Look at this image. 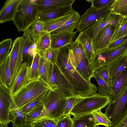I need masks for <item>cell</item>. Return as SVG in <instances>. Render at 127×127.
I'll use <instances>...</instances> for the list:
<instances>
[{"label":"cell","instance_id":"21","mask_svg":"<svg viewBox=\"0 0 127 127\" xmlns=\"http://www.w3.org/2000/svg\"><path fill=\"white\" fill-rule=\"evenodd\" d=\"M10 111L13 126L16 127H29L31 124L26 121L27 115L23 114L17 108L13 101L11 105Z\"/></svg>","mask_w":127,"mask_h":127},{"label":"cell","instance_id":"49","mask_svg":"<svg viewBox=\"0 0 127 127\" xmlns=\"http://www.w3.org/2000/svg\"><path fill=\"white\" fill-rule=\"evenodd\" d=\"M69 59L72 65L76 69V65L75 59L73 52L70 50V51Z\"/></svg>","mask_w":127,"mask_h":127},{"label":"cell","instance_id":"28","mask_svg":"<svg viewBox=\"0 0 127 127\" xmlns=\"http://www.w3.org/2000/svg\"><path fill=\"white\" fill-rule=\"evenodd\" d=\"M80 15L79 12L73 10L70 18L63 25L57 29L51 32L52 34L64 31L74 32L80 20Z\"/></svg>","mask_w":127,"mask_h":127},{"label":"cell","instance_id":"25","mask_svg":"<svg viewBox=\"0 0 127 127\" xmlns=\"http://www.w3.org/2000/svg\"><path fill=\"white\" fill-rule=\"evenodd\" d=\"M23 37V63L27 62L31 66L33 57L37 53L35 44L28 38Z\"/></svg>","mask_w":127,"mask_h":127},{"label":"cell","instance_id":"31","mask_svg":"<svg viewBox=\"0 0 127 127\" xmlns=\"http://www.w3.org/2000/svg\"><path fill=\"white\" fill-rule=\"evenodd\" d=\"M97 81L98 86L97 91L102 95L108 96L110 98L113 95V90L110 85L107 83L96 72L94 74L93 77Z\"/></svg>","mask_w":127,"mask_h":127},{"label":"cell","instance_id":"12","mask_svg":"<svg viewBox=\"0 0 127 127\" xmlns=\"http://www.w3.org/2000/svg\"><path fill=\"white\" fill-rule=\"evenodd\" d=\"M120 15L112 14L109 11L101 18L88 26L83 32L92 41L102 28L108 24L116 25Z\"/></svg>","mask_w":127,"mask_h":127},{"label":"cell","instance_id":"13","mask_svg":"<svg viewBox=\"0 0 127 127\" xmlns=\"http://www.w3.org/2000/svg\"><path fill=\"white\" fill-rule=\"evenodd\" d=\"M13 101L9 91L0 84V123L8 125L11 122L10 107Z\"/></svg>","mask_w":127,"mask_h":127},{"label":"cell","instance_id":"17","mask_svg":"<svg viewBox=\"0 0 127 127\" xmlns=\"http://www.w3.org/2000/svg\"><path fill=\"white\" fill-rule=\"evenodd\" d=\"M72 5L55 8L40 12L37 20L43 22L55 18L72 10Z\"/></svg>","mask_w":127,"mask_h":127},{"label":"cell","instance_id":"23","mask_svg":"<svg viewBox=\"0 0 127 127\" xmlns=\"http://www.w3.org/2000/svg\"><path fill=\"white\" fill-rule=\"evenodd\" d=\"M75 0H37L40 12L49 9L70 5H72Z\"/></svg>","mask_w":127,"mask_h":127},{"label":"cell","instance_id":"40","mask_svg":"<svg viewBox=\"0 0 127 127\" xmlns=\"http://www.w3.org/2000/svg\"><path fill=\"white\" fill-rule=\"evenodd\" d=\"M48 90H47L41 96L28 103L21 109H20L22 113L27 115L33 108L42 101V99L46 95Z\"/></svg>","mask_w":127,"mask_h":127},{"label":"cell","instance_id":"3","mask_svg":"<svg viewBox=\"0 0 127 127\" xmlns=\"http://www.w3.org/2000/svg\"><path fill=\"white\" fill-rule=\"evenodd\" d=\"M39 12L37 0H21L13 20L18 31L24 32L37 20Z\"/></svg>","mask_w":127,"mask_h":127},{"label":"cell","instance_id":"45","mask_svg":"<svg viewBox=\"0 0 127 127\" xmlns=\"http://www.w3.org/2000/svg\"><path fill=\"white\" fill-rule=\"evenodd\" d=\"M115 0H90L86 1L90 2L91 5L97 8L110 6Z\"/></svg>","mask_w":127,"mask_h":127},{"label":"cell","instance_id":"35","mask_svg":"<svg viewBox=\"0 0 127 127\" xmlns=\"http://www.w3.org/2000/svg\"><path fill=\"white\" fill-rule=\"evenodd\" d=\"M69 46L70 50H72L73 53L76 66L81 61L84 52L82 45L76 39Z\"/></svg>","mask_w":127,"mask_h":127},{"label":"cell","instance_id":"24","mask_svg":"<svg viewBox=\"0 0 127 127\" xmlns=\"http://www.w3.org/2000/svg\"><path fill=\"white\" fill-rule=\"evenodd\" d=\"M73 9L60 17L44 22V32L51 33L63 25L71 17Z\"/></svg>","mask_w":127,"mask_h":127},{"label":"cell","instance_id":"37","mask_svg":"<svg viewBox=\"0 0 127 127\" xmlns=\"http://www.w3.org/2000/svg\"><path fill=\"white\" fill-rule=\"evenodd\" d=\"M96 126L99 125L104 126L107 127H110L112 123L107 117L99 110L93 111L92 113Z\"/></svg>","mask_w":127,"mask_h":127},{"label":"cell","instance_id":"19","mask_svg":"<svg viewBox=\"0 0 127 127\" xmlns=\"http://www.w3.org/2000/svg\"><path fill=\"white\" fill-rule=\"evenodd\" d=\"M44 22L37 20L24 32L23 36L36 44L39 38L44 32Z\"/></svg>","mask_w":127,"mask_h":127},{"label":"cell","instance_id":"48","mask_svg":"<svg viewBox=\"0 0 127 127\" xmlns=\"http://www.w3.org/2000/svg\"><path fill=\"white\" fill-rule=\"evenodd\" d=\"M111 127H127V114L118 123Z\"/></svg>","mask_w":127,"mask_h":127},{"label":"cell","instance_id":"26","mask_svg":"<svg viewBox=\"0 0 127 127\" xmlns=\"http://www.w3.org/2000/svg\"><path fill=\"white\" fill-rule=\"evenodd\" d=\"M76 69L81 75L87 81H90L91 78L94 77L95 73L84 52L81 61L76 65Z\"/></svg>","mask_w":127,"mask_h":127},{"label":"cell","instance_id":"16","mask_svg":"<svg viewBox=\"0 0 127 127\" xmlns=\"http://www.w3.org/2000/svg\"><path fill=\"white\" fill-rule=\"evenodd\" d=\"M127 65V55L125 53L107 65L110 84L112 88L117 78Z\"/></svg>","mask_w":127,"mask_h":127},{"label":"cell","instance_id":"27","mask_svg":"<svg viewBox=\"0 0 127 127\" xmlns=\"http://www.w3.org/2000/svg\"><path fill=\"white\" fill-rule=\"evenodd\" d=\"M76 40L82 45L84 53L91 64L95 55L92 41L83 32L79 33Z\"/></svg>","mask_w":127,"mask_h":127},{"label":"cell","instance_id":"9","mask_svg":"<svg viewBox=\"0 0 127 127\" xmlns=\"http://www.w3.org/2000/svg\"><path fill=\"white\" fill-rule=\"evenodd\" d=\"M23 48V36L19 37L15 39L13 42L10 52L11 85L22 64Z\"/></svg>","mask_w":127,"mask_h":127},{"label":"cell","instance_id":"1","mask_svg":"<svg viewBox=\"0 0 127 127\" xmlns=\"http://www.w3.org/2000/svg\"><path fill=\"white\" fill-rule=\"evenodd\" d=\"M70 46L60 49L56 65L78 95L86 97L96 93L97 88L85 79L71 64L69 59Z\"/></svg>","mask_w":127,"mask_h":127},{"label":"cell","instance_id":"11","mask_svg":"<svg viewBox=\"0 0 127 127\" xmlns=\"http://www.w3.org/2000/svg\"><path fill=\"white\" fill-rule=\"evenodd\" d=\"M110 6L97 8L91 5L83 14L80 16L76 28L77 31L83 32L88 26L101 18L110 11Z\"/></svg>","mask_w":127,"mask_h":127},{"label":"cell","instance_id":"47","mask_svg":"<svg viewBox=\"0 0 127 127\" xmlns=\"http://www.w3.org/2000/svg\"><path fill=\"white\" fill-rule=\"evenodd\" d=\"M107 83L110 84L109 73L107 66H103L96 71Z\"/></svg>","mask_w":127,"mask_h":127},{"label":"cell","instance_id":"44","mask_svg":"<svg viewBox=\"0 0 127 127\" xmlns=\"http://www.w3.org/2000/svg\"><path fill=\"white\" fill-rule=\"evenodd\" d=\"M58 127H73V122L70 114L64 116L57 121Z\"/></svg>","mask_w":127,"mask_h":127},{"label":"cell","instance_id":"46","mask_svg":"<svg viewBox=\"0 0 127 127\" xmlns=\"http://www.w3.org/2000/svg\"><path fill=\"white\" fill-rule=\"evenodd\" d=\"M127 41V35H125L116 40L111 41L107 47L102 51H108L112 50L121 45Z\"/></svg>","mask_w":127,"mask_h":127},{"label":"cell","instance_id":"42","mask_svg":"<svg viewBox=\"0 0 127 127\" xmlns=\"http://www.w3.org/2000/svg\"><path fill=\"white\" fill-rule=\"evenodd\" d=\"M84 97L80 95L67 98L66 107L64 116L70 114V112L76 104Z\"/></svg>","mask_w":127,"mask_h":127},{"label":"cell","instance_id":"7","mask_svg":"<svg viewBox=\"0 0 127 127\" xmlns=\"http://www.w3.org/2000/svg\"><path fill=\"white\" fill-rule=\"evenodd\" d=\"M104 114L112 123L111 127L118 123L127 114V85L123 92L106 108Z\"/></svg>","mask_w":127,"mask_h":127},{"label":"cell","instance_id":"18","mask_svg":"<svg viewBox=\"0 0 127 127\" xmlns=\"http://www.w3.org/2000/svg\"><path fill=\"white\" fill-rule=\"evenodd\" d=\"M21 0H7L0 12V23L13 20L15 13Z\"/></svg>","mask_w":127,"mask_h":127},{"label":"cell","instance_id":"14","mask_svg":"<svg viewBox=\"0 0 127 127\" xmlns=\"http://www.w3.org/2000/svg\"><path fill=\"white\" fill-rule=\"evenodd\" d=\"M30 67L27 62L22 63L21 65L9 90L11 96L21 89L29 81Z\"/></svg>","mask_w":127,"mask_h":127},{"label":"cell","instance_id":"51","mask_svg":"<svg viewBox=\"0 0 127 127\" xmlns=\"http://www.w3.org/2000/svg\"><path fill=\"white\" fill-rule=\"evenodd\" d=\"M0 127H8V125H5L0 123Z\"/></svg>","mask_w":127,"mask_h":127},{"label":"cell","instance_id":"10","mask_svg":"<svg viewBox=\"0 0 127 127\" xmlns=\"http://www.w3.org/2000/svg\"><path fill=\"white\" fill-rule=\"evenodd\" d=\"M116 25H107L94 37L92 41L95 55L106 48L112 41Z\"/></svg>","mask_w":127,"mask_h":127},{"label":"cell","instance_id":"50","mask_svg":"<svg viewBox=\"0 0 127 127\" xmlns=\"http://www.w3.org/2000/svg\"><path fill=\"white\" fill-rule=\"evenodd\" d=\"M119 15L127 17V4L119 14Z\"/></svg>","mask_w":127,"mask_h":127},{"label":"cell","instance_id":"4","mask_svg":"<svg viewBox=\"0 0 127 127\" xmlns=\"http://www.w3.org/2000/svg\"><path fill=\"white\" fill-rule=\"evenodd\" d=\"M50 89L40 79L29 81L26 85L12 96L16 107L21 109Z\"/></svg>","mask_w":127,"mask_h":127},{"label":"cell","instance_id":"43","mask_svg":"<svg viewBox=\"0 0 127 127\" xmlns=\"http://www.w3.org/2000/svg\"><path fill=\"white\" fill-rule=\"evenodd\" d=\"M29 127H58L57 122L51 120H48L34 122Z\"/></svg>","mask_w":127,"mask_h":127},{"label":"cell","instance_id":"5","mask_svg":"<svg viewBox=\"0 0 127 127\" xmlns=\"http://www.w3.org/2000/svg\"><path fill=\"white\" fill-rule=\"evenodd\" d=\"M111 101L110 97L96 93L84 97L76 104L70 114L75 117L91 113L105 108Z\"/></svg>","mask_w":127,"mask_h":127},{"label":"cell","instance_id":"20","mask_svg":"<svg viewBox=\"0 0 127 127\" xmlns=\"http://www.w3.org/2000/svg\"><path fill=\"white\" fill-rule=\"evenodd\" d=\"M10 54L0 64V84L9 91L11 84Z\"/></svg>","mask_w":127,"mask_h":127},{"label":"cell","instance_id":"41","mask_svg":"<svg viewBox=\"0 0 127 127\" xmlns=\"http://www.w3.org/2000/svg\"><path fill=\"white\" fill-rule=\"evenodd\" d=\"M127 4V0H115L109 8L110 12L112 14L119 15Z\"/></svg>","mask_w":127,"mask_h":127},{"label":"cell","instance_id":"30","mask_svg":"<svg viewBox=\"0 0 127 127\" xmlns=\"http://www.w3.org/2000/svg\"><path fill=\"white\" fill-rule=\"evenodd\" d=\"M127 35V17L120 15L116 24L112 41Z\"/></svg>","mask_w":127,"mask_h":127},{"label":"cell","instance_id":"39","mask_svg":"<svg viewBox=\"0 0 127 127\" xmlns=\"http://www.w3.org/2000/svg\"><path fill=\"white\" fill-rule=\"evenodd\" d=\"M43 108L42 101L27 115L26 121L31 124L39 116Z\"/></svg>","mask_w":127,"mask_h":127},{"label":"cell","instance_id":"29","mask_svg":"<svg viewBox=\"0 0 127 127\" xmlns=\"http://www.w3.org/2000/svg\"><path fill=\"white\" fill-rule=\"evenodd\" d=\"M73 127H95L96 126L92 113L73 117Z\"/></svg>","mask_w":127,"mask_h":127},{"label":"cell","instance_id":"34","mask_svg":"<svg viewBox=\"0 0 127 127\" xmlns=\"http://www.w3.org/2000/svg\"><path fill=\"white\" fill-rule=\"evenodd\" d=\"M40 56L37 52L34 56L29 68V81L39 78V66Z\"/></svg>","mask_w":127,"mask_h":127},{"label":"cell","instance_id":"54","mask_svg":"<svg viewBox=\"0 0 127 127\" xmlns=\"http://www.w3.org/2000/svg\"><path fill=\"white\" fill-rule=\"evenodd\" d=\"M12 127H14L13 126Z\"/></svg>","mask_w":127,"mask_h":127},{"label":"cell","instance_id":"33","mask_svg":"<svg viewBox=\"0 0 127 127\" xmlns=\"http://www.w3.org/2000/svg\"><path fill=\"white\" fill-rule=\"evenodd\" d=\"M50 33L44 32L40 36L35 45L37 52L39 53L51 47Z\"/></svg>","mask_w":127,"mask_h":127},{"label":"cell","instance_id":"38","mask_svg":"<svg viewBox=\"0 0 127 127\" xmlns=\"http://www.w3.org/2000/svg\"><path fill=\"white\" fill-rule=\"evenodd\" d=\"M11 38L3 39L0 43V63L7 57L11 49L12 43Z\"/></svg>","mask_w":127,"mask_h":127},{"label":"cell","instance_id":"6","mask_svg":"<svg viewBox=\"0 0 127 127\" xmlns=\"http://www.w3.org/2000/svg\"><path fill=\"white\" fill-rule=\"evenodd\" d=\"M49 87L55 90L66 98L77 95V92L55 64L51 63Z\"/></svg>","mask_w":127,"mask_h":127},{"label":"cell","instance_id":"15","mask_svg":"<svg viewBox=\"0 0 127 127\" xmlns=\"http://www.w3.org/2000/svg\"><path fill=\"white\" fill-rule=\"evenodd\" d=\"M77 31H64L51 34V47L60 49L73 42Z\"/></svg>","mask_w":127,"mask_h":127},{"label":"cell","instance_id":"32","mask_svg":"<svg viewBox=\"0 0 127 127\" xmlns=\"http://www.w3.org/2000/svg\"><path fill=\"white\" fill-rule=\"evenodd\" d=\"M50 64V62L40 56L39 66V78L48 87Z\"/></svg>","mask_w":127,"mask_h":127},{"label":"cell","instance_id":"22","mask_svg":"<svg viewBox=\"0 0 127 127\" xmlns=\"http://www.w3.org/2000/svg\"><path fill=\"white\" fill-rule=\"evenodd\" d=\"M127 85V65L116 80L112 88L113 95L111 101L115 99L123 92Z\"/></svg>","mask_w":127,"mask_h":127},{"label":"cell","instance_id":"2","mask_svg":"<svg viewBox=\"0 0 127 127\" xmlns=\"http://www.w3.org/2000/svg\"><path fill=\"white\" fill-rule=\"evenodd\" d=\"M66 101L67 98L55 90L50 89L42 100L43 111L33 123L48 120L57 122L64 116Z\"/></svg>","mask_w":127,"mask_h":127},{"label":"cell","instance_id":"8","mask_svg":"<svg viewBox=\"0 0 127 127\" xmlns=\"http://www.w3.org/2000/svg\"><path fill=\"white\" fill-rule=\"evenodd\" d=\"M127 51V41L110 50L103 51L95 55L91 64L94 73L101 67L107 66L124 54Z\"/></svg>","mask_w":127,"mask_h":127},{"label":"cell","instance_id":"36","mask_svg":"<svg viewBox=\"0 0 127 127\" xmlns=\"http://www.w3.org/2000/svg\"><path fill=\"white\" fill-rule=\"evenodd\" d=\"M60 49L53 48L50 47L38 54L41 57L48 61L52 64H56Z\"/></svg>","mask_w":127,"mask_h":127},{"label":"cell","instance_id":"52","mask_svg":"<svg viewBox=\"0 0 127 127\" xmlns=\"http://www.w3.org/2000/svg\"><path fill=\"white\" fill-rule=\"evenodd\" d=\"M95 127H101L99 126H96Z\"/></svg>","mask_w":127,"mask_h":127},{"label":"cell","instance_id":"53","mask_svg":"<svg viewBox=\"0 0 127 127\" xmlns=\"http://www.w3.org/2000/svg\"><path fill=\"white\" fill-rule=\"evenodd\" d=\"M125 54L127 55V51H126V52L125 53Z\"/></svg>","mask_w":127,"mask_h":127}]
</instances>
